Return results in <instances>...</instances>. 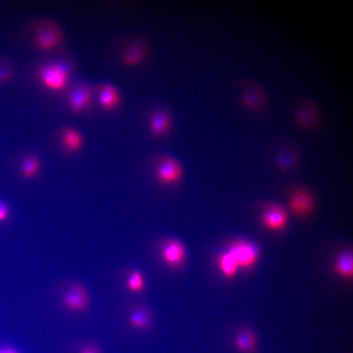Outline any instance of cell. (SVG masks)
Returning a JSON list of instances; mask_svg holds the SVG:
<instances>
[{"label": "cell", "mask_w": 353, "mask_h": 353, "mask_svg": "<svg viewBox=\"0 0 353 353\" xmlns=\"http://www.w3.org/2000/svg\"><path fill=\"white\" fill-rule=\"evenodd\" d=\"M299 156L295 149L291 147H285L277 153L276 163L281 171L286 172L294 169L298 164Z\"/></svg>", "instance_id": "cell-17"}, {"label": "cell", "mask_w": 353, "mask_h": 353, "mask_svg": "<svg viewBox=\"0 0 353 353\" xmlns=\"http://www.w3.org/2000/svg\"><path fill=\"white\" fill-rule=\"evenodd\" d=\"M249 87L243 93L242 100L244 105L252 111L263 109L268 101L267 93L262 86L255 82H249Z\"/></svg>", "instance_id": "cell-8"}, {"label": "cell", "mask_w": 353, "mask_h": 353, "mask_svg": "<svg viewBox=\"0 0 353 353\" xmlns=\"http://www.w3.org/2000/svg\"><path fill=\"white\" fill-rule=\"evenodd\" d=\"M0 353H19L15 349L11 347L0 348Z\"/></svg>", "instance_id": "cell-26"}, {"label": "cell", "mask_w": 353, "mask_h": 353, "mask_svg": "<svg viewBox=\"0 0 353 353\" xmlns=\"http://www.w3.org/2000/svg\"><path fill=\"white\" fill-rule=\"evenodd\" d=\"M171 126V117L167 110L157 109L151 114L150 129L154 137L158 138L166 135L170 131Z\"/></svg>", "instance_id": "cell-11"}, {"label": "cell", "mask_w": 353, "mask_h": 353, "mask_svg": "<svg viewBox=\"0 0 353 353\" xmlns=\"http://www.w3.org/2000/svg\"><path fill=\"white\" fill-rule=\"evenodd\" d=\"M313 199L309 191L304 188L297 190L293 194L290 201L291 210L297 215H304L312 208Z\"/></svg>", "instance_id": "cell-13"}, {"label": "cell", "mask_w": 353, "mask_h": 353, "mask_svg": "<svg viewBox=\"0 0 353 353\" xmlns=\"http://www.w3.org/2000/svg\"><path fill=\"white\" fill-rule=\"evenodd\" d=\"M40 161L33 155H27L24 158L21 165V173L25 178L28 179L35 176L40 169Z\"/></svg>", "instance_id": "cell-20"}, {"label": "cell", "mask_w": 353, "mask_h": 353, "mask_svg": "<svg viewBox=\"0 0 353 353\" xmlns=\"http://www.w3.org/2000/svg\"><path fill=\"white\" fill-rule=\"evenodd\" d=\"M156 161L157 166L155 172L157 181L166 186L177 183L182 178L183 170L179 161L169 155L158 156Z\"/></svg>", "instance_id": "cell-2"}, {"label": "cell", "mask_w": 353, "mask_h": 353, "mask_svg": "<svg viewBox=\"0 0 353 353\" xmlns=\"http://www.w3.org/2000/svg\"><path fill=\"white\" fill-rule=\"evenodd\" d=\"M61 143L68 153L79 150L83 145V138L76 129L65 127L61 131Z\"/></svg>", "instance_id": "cell-18"}, {"label": "cell", "mask_w": 353, "mask_h": 353, "mask_svg": "<svg viewBox=\"0 0 353 353\" xmlns=\"http://www.w3.org/2000/svg\"><path fill=\"white\" fill-rule=\"evenodd\" d=\"M78 353H101L98 345L94 342H88L83 345Z\"/></svg>", "instance_id": "cell-23"}, {"label": "cell", "mask_w": 353, "mask_h": 353, "mask_svg": "<svg viewBox=\"0 0 353 353\" xmlns=\"http://www.w3.org/2000/svg\"><path fill=\"white\" fill-rule=\"evenodd\" d=\"M234 345L236 350L240 353L253 352L256 345V338L254 331L248 327L240 328L234 338Z\"/></svg>", "instance_id": "cell-14"}, {"label": "cell", "mask_w": 353, "mask_h": 353, "mask_svg": "<svg viewBox=\"0 0 353 353\" xmlns=\"http://www.w3.org/2000/svg\"><path fill=\"white\" fill-rule=\"evenodd\" d=\"M9 72L6 69L0 68V81L7 79L9 76Z\"/></svg>", "instance_id": "cell-25"}, {"label": "cell", "mask_w": 353, "mask_h": 353, "mask_svg": "<svg viewBox=\"0 0 353 353\" xmlns=\"http://www.w3.org/2000/svg\"><path fill=\"white\" fill-rule=\"evenodd\" d=\"M262 220L267 227L272 229H278L286 224L287 214L281 207L273 205L264 212Z\"/></svg>", "instance_id": "cell-16"}, {"label": "cell", "mask_w": 353, "mask_h": 353, "mask_svg": "<svg viewBox=\"0 0 353 353\" xmlns=\"http://www.w3.org/2000/svg\"><path fill=\"white\" fill-rule=\"evenodd\" d=\"M149 49V45L145 39H133L124 48L122 53V60L127 66L137 65L146 58Z\"/></svg>", "instance_id": "cell-6"}, {"label": "cell", "mask_w": 353, "mask_h": 353, "mask_svg": "<svg viewBox=\"0 0 353 353\" xmlns=\"http://www.w3.org/2000/svg\"><path fill=\"white\" fill-rule=\"evenodd\" d=\"M63 307L74 313H81L89 308L90 304L89 293L82 284L75 282L63 293L62 297Z\"/></svg>", "instance_id": "cell-4"}, {"label": "cell", "mask_w": 353, "mask_h": 353, "mask_svg": "<svg viewBox=\"0 0 353 353\" xmlns=\"http://www.w3.org/2000/svg\"><path fill=\"white\" fill-rule=\"evenodd\" d=\"M295 118L299 126L305 130H312L318 126L320 114L318 106L312 101L302 100L295 114Z\"/></svg>", "instance_id": "cell-5"}, {"label": "cell", "mask_w": 353, "mask_h": 353, "mask_svg": "<svg viewBox=\"0 0 353 353\" xmlns=\"http://www.w3.org/2000/svg\"><path fill=\"white\" fill-rule=\"evenodd\" d=\"M98 101L102 109L111 110L115 108L120 102V95L116 87L105 84L99 89Z\"/></svg>", "instance_id": "cell-15"}, {"label": "cell", "mask_w": 353, "mask_h": 353, "mask_svg": "<svg viewBox=\"0 0 353 353\" xmlns=\"http://www.w3.org/2000/svg\"><path fill=\"white\" fill-rule=\"evenodd\" d=\"M219 266L224 276L228 278L235 276L239 268L234 257L228 251L220 255Z\"/></svg>", "instance_id": "cell-19"}, {"label": "cell", "mask_w": 353, "mask_h": 353, "mask_svg": "<svg viewBox=\"0 0 353 353\" xmlns=\"http://www.w3.org/2000/svg\"><path fill=\"white\" fill-rule=\"evenodd\" d=\"M127 289L131 293L137 294L144 291L145 287L144 278L138 270L131 271L126 282Z\"/></svg>", "instance_id": "cell-21"}, {"label": "cell", "mask_w": 353, "mask_h": 353, "mask_svg": "<svg viewBox=\"0 0 353 353\" xmlns=\"http://www.w3.org/2000/svg\"><path fill=\"white\" fill-rule=\"evenodd\" d=\"M63 33L59 25L50 19L40 21L34 29V40L40 49L46 50L55 48L61 42Z\"/></svg>", "instance_id": "cell-1"}, {"label": "cell", "mask_w": 353, "mask_h": 353, "mask_svg": "<svg viewBox=\"0 0 353 353\" xmlns=\"http://www.w3.org/2000/svg\"><path fill=\"white\" fill-rule=\"evenodd\" d=\"M92 99V90L84 83L75 84L70 89L67 97L68 103L75 114H79L90 105Z\"/></svg>", "instance_id": "cell-7"}, {"label": "cell", "mask_w": 353, "mask_h": 353, "mask_svg": "<svg viewBox=\"0 0 353 353\" xmlns=\"http://www.w3.org/2000/svg\"><path fill=\"white\" fill-rule=\"evenodd\" d=\"M71 70V67L65 63H52L40 70L39 78L48 88L60 91L66 86Z\"/></svg>", "instance_id": "cell-3"}, {"label": "cell", "mask_w": 353, "mask_h": 353, "mask_svg": "<svg viewBox=\"0 0 353 353\" xmlns=\"http://www.w3.org/2000/svg\"><path fill=\"white\" fill-rule=\"evenodd\" d=\"M161 254L165 262L171 266H177L184 260L185 251L183 245L176 240H171L163 246Z\"/></svg>", "instance_id": "cell-12"}, {"label": "cell", "mask_w": 353, "mask_h": 353, "mask_svg": "<svg viewBox=\"0 0 353 353\" xmlns=\"http://www.w3.org/2000/svg\"><path fill=\"white\" fill-rule=\"evenodd\" d=\"M228 251L234 257L239 268H248L256 261L257 252L251 243L239 241L233 243Z\"/></svg>", "instance_id": "cell-9"}, {"label": "cell", "mask_w": 353, "mask_h": 353, "mask_svg": "<svg viewBox=\"0 0 353 353\" xmlns=\"http://www.w3.org/2000/svg\"><path fill=\"white\" fill-rule=\"evenodd\" d=\"M153 316L151 310L144 304L136 305L129 314L126 321L129 327L139 331H146L153 325Z\"/></svg>", "instance_id": "cell-10"}, {"label": "cell", "mask_w": 353, "mask_h": 353, "mask_svg": "<svg viewBox=\"0 0 353 353\" xmlns=\"http://www.w3.org/2000/svg\"><path fill=\"white\" fill-rule=\"evenodd\" d=\"M336 267L338 272L344 276H350L353 274V255L349 252L342 254L337 259Z\"/></svg>", "instance_id": "cell-22"}, {"label": "cell", "mask_w": 353, "mask_h": 353, "mask_svg": "<svg viewBox=\"0 0 353 353\" xmlns=\"http://www.w3.org/2000/svg\"><path fill=\"white\" fill-rule=\"evenodd\" d=\"M9 216V207L4 202L0 201V222L4 221Z\"/></svg>", "instance_id": "cell-24"}]
</instances>
